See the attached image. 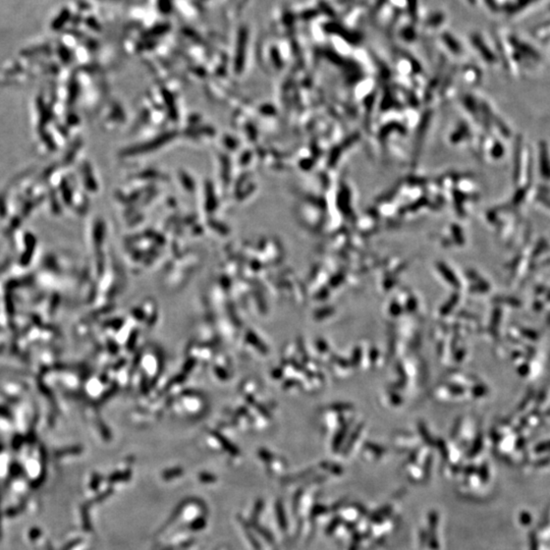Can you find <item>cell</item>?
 Segmentation results:
<instances>
[{
    "label": "cell",
    "mask_w": 550,
    "mask_h": 550,
    "mask_svg": "<svg viewBox=\"0 0 550 550\" xmlns=\"http://www.w3.org/2000/svg\"><path fill=\"white\" fill-rule=\"evenodd\" d=\"M442 39H443L444 43L446 44V46L449 47L450 50H452L453 52H456V53L459 52L460 47H459V45H458V43H457V41H456L450 34L444 33V34L442 35Z\"/></svg>",
    "instance_id": "obj_1"
},
{
    "label": "cell",
    "mask_w": 550,
    "mask_h": 550,
    "mask_svg": "<svg viewBox=\"0 0 550 550\" xmlns=\"http://www.w3.org/2000/svg\"><path fill=\"white\" fill-rule=\"evenodd\" d=\"M443 19H444V15L441 12H437V13H434L431 16H429V18L426 21V24L429 27H438L443 23Z\"/></svg>",
    "instance_id": "obj_2"
},
{
    "label": "cell",
    "mask_w": 550,
    "mask_h": 550,
    "mask_svg": "<svg viewBox=\"0 0 550 550\" xmlns=\"http://www.w3.org/2000/svg\"><path fill=\"white\" fill-rule=\"evenodd\" d=\"M408 10L413 18H417V0H408Z\"/></svg>",
    "instance_id": "obj_3"
},
{
    "label": "cell",
    "mask_w": 550,
    "mask_h": 550,
    "mask_svg": "<svg viewBox=\"0 0 550 550\" xmlns=\"http://www.w3.org/2000/svg\"><path fill=\"white\" fill-rule=\"evenodd\" d=\"M403 36H404V38H405L406 40H411V39H413V38L415 37V31H414L412 28H410V27L405 28L404 31H403Z\"/></svg>",
    "instance_id": "obj_4"
},
{
    "label": "cell",
    "mask_w": 550,
    "mask_h": 550,
    "mask_svg": "<svg viewBox=\"0 0 550 550\" xmlns=\"http://www.w3.org/2000/svg\"><path fill=\"white\" fill-rule=\"evenodd\" d=\"M321 8H322V10L326 11L325 13H326L327 15H329V16H334V15H335V13L333 12V10H332L331 8H330V7H329V6L327 5V3H326V4H324V3H321Z\"/></svg>",
    "instance_id": "obj_5"
},
{
    "label": "cell",
    "mask_w": 550,
    "mask_h": 550,
    "mask_svg": "<svg viewBox=\"0 0 550 550\" xmlns=\"http://www.w3.org/2000/svg\"><path fill=\"white\" fill-rule=\"evenodd\" d=\"M387 0H377L376 3H375V6H374V11H379L383 6L384 4L386 3Z\"/></svg>",
    "instance_id": "obj_6"
}]
</instances>
